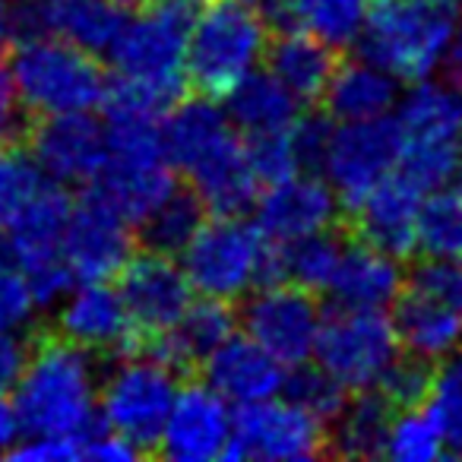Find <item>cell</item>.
<instances>
[{"instance_id":"39","label":"cell","mask_w":462,"mask_h":462,"mask_svg":"<svg viewBox=\"0 0 462 462\" xmlns=\"http://www.w3.org/2000/svg\"><path fill=\"white\" fill-rule=\"evenodd\" d=\"M430 383H434V365L405 352L383 374V380L377 383V393L393 409H411V405L428 402Z\"/></svg>"},{"instance_id":"26","label":"cell","mask_w":462,"mask_h":462,"mask_svg":"<svg viewBox=\"0 0 462 462\" xmlns=\"http://www.w3.org/2000/svg\"><path fill=\"white\" fill-rule=\"evenodd\" d=\"M402 96V83L367 58H348L333 67L320 102L329 121H374L390 117Z\"/></svg>"},{"instance_id":"3","label":"cell","mask_w":462,"mask_h":462,"mask_svg":"<svg viewBox=\"0 0 462 462\" xmlns=\"http://www.w3.org/2000/svg\"><path fill=\"white\" fill-rule=\"evenodd\" d=\"M136 10L108 48L111 83L165 115L187 92L193 0H155Z\"/></svg>"},{"instance_id":"48","label":"cell","mask_w":462,"mask_h":462,"mask_svg":"<svg viewBox=\"0 0 462 462\" xmlns=\"http://www.w3.org/2000/svg\"><path fill=\"white\" fill-rule=\"evenodd\" d=\"M421 4H430V7H443V10H453V7H459L462 0H421Z\"/></svg>"},{"instance_id":"14","label":"cell","mask_w":462,"mask_h":462,"mask_svg":"<svg viewBox=\"0 0 462 462\" xmlns=\"http://www.w3.org/2000/svg\"><path fill=\"white\" fill-rule=\"evenodd\" d=\"M327 453V424L285 396L235 409L225 459L308 462Z\"/></svg>"},{"instance_id":"19","label":"cell","mask_w":462,"mask_h":462,"mask_svg":"<svg viewBox=\"0 0 462 462\" xmlns=\"http://www.w3.org/2000/svg\"><path fill=\"white\" fill-rule=\"evenodd\" d=\"M257 225L273 245L298 241L304 235H317L336 225L342 203L329 180L320 171H295L282 180L260 187L257 199Z\"/></svg>"},{"instance_id":"30","label":"cell","mask_w":462,"mask_h":462,"mask_svg":"<svg viewBox=\"0 0 462 462\" xmlns=\"http://www.w3.org/2000/svg\"><path fill=\"white\" fill-rule=\"evenodd\" d=\"M393 405L377 390L348 393L342 409L327 424V449L342 459H374L383 456Z\"/></svg>"},{"instance_id":"34","label":"cell","mask_w":462,"mask_h":462,"mask_svg":"<svg viewBox=\"0 0 462 462\" xmlns=\"http://www.w3.org/2000/svg\"><path fill=\"white\" fill-rule=\"evenodd\" d=\"M203 218H206L203 203L178 184L136 228L143 231V241H146L149 251H162L178 257L187 241L193 238V231L203 225Z\"/></svg>"},{"instance_id":"47","label":"cell","mask_w":462,"mask_h":462,"mask_svg":"<svg viewBox=\"0 0 462 462\" xmlns=\"http://www.w3.org/2000/svg\"><path fill=\"white\" fill-rule=\"evenodd\" d=\"M10 4L7 0H0V48L7 45V39L14 35V23H10Z\"/></svg>"},{"instance_id":"37","label":"cell","mask_w":462,"mask_h":462,"mask_svg":"<svg viewBox=\"0 0 462 462\" xmlns=\"http://www.w3.org/2000/svg\"><path fill=\"white\" fill-rule=\"evenodd\" d=\"M42 184H45V174L35 165L29 149H23L20 143L0 146V235H4V225Z\"/></svg>"},{"instance_id":"25","label":"cell","mask_w":462,"mask_h":462,"mask_svg":"<svg viewBox=\"0 0 462 462\" xmlns=\"http://www.w3.org/2000/svg\"><path fill=\"white\" fill-rule=\"evenodd\" d=\"M231 333H238V317H235L231 304L197 295L190 301V308L184 310V317L168 333L146 339L140 348L162 358L180 374L184 367L203 365Z\"/></svg>"},{"instance_id":"2","label":"cell","mask_w":462,"mask_h":462,"mask_svg":"<svg viewBox=\"0 0 462 462\" xmlns=\"http://www.w3.org/2000/svg\"><path fill=\"white\" fill-rule=\"evenodd\" d=\"M14 409L23 434L83 440L98 421V367L92 352L58 333H35L26 367L14 383Z\"/></svg>"},{"instance_id":"35","label":"cell","mask_w":462,"mask_h":462,"mask_svg":"<svg viewBox=\"0 0 462 462\" xmlns=\"http://www.w3.org/2000/svg\"><path fill=\"white\" fill-rule=\"evenodd\" d=\"M245 140H247V159H251V168L257 174L260 187L308 168L304 165V152H301V143H298L295 124L285 130H273V134L245 136Z\"/></svg>"},{"instance_id":"45","label":"cell","mask_w":462,"mask_h":462,"mask_svg":"<svg viewBox=\"0 0 462 462\" xmlns=\"http://www.w3.org/2000/svg\"><path fill=\"white\" fill-rule=\"evenodd\" d=\"M443 70H447V83L462 96V14L456 16L453 39H449L447 58H443Z\"/></svg>"},{"instance_id":"31","label":"cell","mask_w":462,"mask_h":462,"mask_svg":"<svg viewBox=\"0 0 462 462\" xmlns=\"http://www.w3.org/2000/svg\"><path fill=\"white\" fill-rule=\"evenodd\" d=\"M342 251H346V241L333 235V228L276 245V279L320 295L333 282Z\"/></svg>"},{"instance_id":"7","label":"cell","mask_w":462,"mask_h":462,"mask_svg":"<svg viewBox=\"0 0 462 462\" xmlns=\"http://www.w3.org/2000/svg\"><path fill=\"white\" fill-rule=\"evenodd\" d=\"M409 86L393 111L399 130L396 171L428 193L462 174V96L434 77Z\"/></svg>"},{"instance_id":"32","label":"cell","mask_w":462,"mask_h":462,"mask_svg":"<svg viewBox=\"0 0 462 462\" xmlns=\"http://www.w3.org/2000/svg\"><path fill=\"white\" fill-rule=\"evenodd\" d=\"M418 251L424 257L462 260V174L424 193L418 216Z\"/></svg>"},{"instance_id":"27","label":"cell","mask_w":462,"mask_h":462,"mask_svg":"<svg viewBox=\"0 0 462 462\" xmlns=\"http://www.w3.org/2000/svg\"><path fill=\"white\" fill-rule=\"evenodd\" d=\"M371 0H266L263 16L276 29L314 35L333 51L352 48L365 26Z\"/></svg>"},{"instance_id":"41","label":"cell","mask_w":462,"mask_h":462,"mask_svg":"<svg viewBox=\"0 0 462 462\" xmlns=\"http://www.w3.org/2000/svg\"><path fill=\"white\" fill-rule=\"evenodd\" d=\"M29 121H32V117L26 115V108H23V102H20V92H16L10 64L0 58V146L26 140Z\"/></svg>"},{"instance_id":"36","label":"cell","mask_w":462,"mask_h":462,"mask_svg":"<svg viewBox=\"0 0 462 462\" xmlns=\"http://www.w3.org/2000/svg\"><path fill=\"white\" fill-rule=\"evenodd\" d=\"M282 396L291 399L295 405L308 409L314 418H320L323 424H329L336 418V411L342 409V402L348 399V393L329 377L320 367L298 365V367H285V380H282Z\"/></svg>"},{"instance_id":"5","label":"cell","mask_w":462,"mask_h":462,"mask_svg":"<svg viewBox=\"0 0 462 462\" xmlns=\"http://www.w3.org/2000/svg\"><path fill=\"white\" fill-rule=\"evenodd\" d=\"M178 260L193 295L228 304L276 279V245L245 216L203 218Z\"/></svg>"},{"instance_id":"4","label":"cell","mask_w":462,"mask_h":462,"mask_svg":"<svg viewBox=\"0 0 462 462\" xmlns=\"http://www.w3.org/2000/svg\"><path fill=\"white\" fill-rule=\"evenodd\" d=\"M270 23L247 0H193L187 32V86L222 102L263 64Z\"/></svg>"},{"instance_id":"18","label":"cell","mask_w":462,"mask_h":462,"mask_svg":"<svg viewBox=\"0 0 462 462\" xmlns=\"http://www.w3.org/2000/svg\"><path fill=\"white\" fill-rule=\"evenodd\" d=\"M231 430L235 405L225 402L206 380L187 383L174 396L155 449L171 462H216L228 453Z\"/></svg>"},{"instance_id":"43","label":"cell","mask_w":462,"mask_h":462,"mask_svg":"<svg viewBox=\"0 0 462 462\" xmlns=\"http://www.w3.org/2000/svg\"><path fill=\"white\" fill-rule=\"evenodd\" d=\"M143 449L136 447L134 440L121 437L117 430H96L92 428L89 434L83 437V459H96V462H134L140 459Z\"/></svg>"},{"instance_id":"9","label":"cell","mask_w":462,"mask_h":462,"mask_svg":"<svg viewBox=\"0 0 462 462\" xmlns=\"http://www.w3.org/2000/svg\"><path fill=\"white\" fill-rule=\"evenodd\" d=\"M390 310L402 352L430 365L453 358L462 348V260L424 257Z\"/></svg>"},{"instance_id":"11","label":"cell","mask_w":462,"mask_h":462,"mask_svg":"<svg viewBox=\"0 0 462 462\" xmlns=\"http://www.w3.org/2000/svg\"><path fill=\"white\" fill-rule=\"evenodd\" d=\"M402 355V342L386 310H348L336 308L323 314L314 358L346 393L377 390L393 361Z\"/></svg>"},{"instance_id":"13","label":"cell","mask_w":462,"mask_h":462,"mask_svg":"<svg viewBox=\"0 0 462 462\" xmlns=\"http://www.w3.org/2000/svg\"><path fill=\"white\" fill-rule=\"evenodd\" d=\"M399 165V130L390 117L333 121L317 171L329 180L342 209H352L367 190L390 178Z\"/></svg>"},{"instance_id":"6","label":"cell","mask_w":462,"mask_h":462,"mask_svg":"<svg viewBox=\"0 0 462 462\" xmlns=\"http://www.w3.org/2000/svg\"><path fill=\"white\" fill-rule=\"evenodd\" d=\"M10 73L29 117L96 111L108 92L98 54L51 32L23 35L10 54Z\"/></svg>"},{"instance_id":"29","label":"cell","mask_w":462,"mask_h":462,"mask_svg":"<svg viewBox=\"0 0 462 462\" xmlns=\"http://www.w3.org/2000/svg\"><path fill=\"white\" fill-rule=\"evenodd\" d=\"M222 102L225 115L245 136L285 130L301 117V102L270 70H260V67L241 79Z\"/></svg>"},{"instance_id":"15","label":"cell","mask_w":462,"mask_h":462,"mask_svg":"<svg viewBox=\"0 0 462 462\" xmlns=\"http://www.w3.org/2000/svg\"><path fill=\"white\" fill-rule=\"evenodd\" d=\"M115 279L140 346L146 339L168 333L197 298L190 282H187L180 260L171 257V254L149 251V247L146 254L134 251V257L124 263V270Z\"/></svg>"},{"instance_id":"28","label":"cell","mask_w":462,"mask_h":462,"mask_svg":"<svg viewBox=\"0 0 462 462\" xmlns=\"http://www.w3.org/2000/svg\"><path fill=\"white\" fill-rule=\"evenodd\" d=\"M263 64L301 105L320 102L323 89L329 83V73L336 67V51L314 35H304L298 29H279L270 35Z\"/></svg>"},{"instance_id":"38","label":"cell","mask_w":462,"mask_h":462,"mask_svg":"<svg viewBox=\"0 0 462 462\" xmlns=\"http://www.w3.org/2000/svg\"><path fill=\"white\" fill-rule=\"evenodd\" d=\"M440 365V371H434L428 405L447 434L449 453L462 456V358L453 355Z\"/></svg>"},{"instance_id":"22","label":"cell","mask_w":462,"mask_h":462,"mask_svg":"<svg viewBox=\"0 0 462 462\" xmlns=\"http://www.w3.org/2000/svg\"><path fill=\"white\" fill-rule=\"evenodd\" d=\"M73 197L64 184H54L45 178V184L16 209V216L4 225L0 245L7 247L10 263L26 276V273L48 266L54 260H64V228L70 222Z\"/></svg>"},{"instance_id":"1","label":"cell","mask_w":462,"mask_h":462,"mask_svg":"<svg viewBox=\"0 0 462 462\" xmlns=\"http://www.w3.org/2000/svg\"><path fill=\"white\" fill-rule=\"evenodd\" d=\"M162 146L174 174L209 216H245L260 180L247 159V140L216 98H178L162 115Z\"/></svg>"},{"instance_id":"21","label":"cell","mask_w":462,"mask_h":462,"mask_svg":"<svg viewBox=\"0 0 462 462\" xmlns=\"http://www.w3.org/2000/svg\"><path fill=\"white\" fill-rule=\"evenodd\" d=\"M424 190L405 174L393 171L352 206L355 241L405 260L418 251V216Z\"/></svg>"},{"instance_id":"17","label":"cell","mask_w":462,"mask_h":462,"mask_svg":"<svg viewBox=\"0 0 462 462\" xmlns=\"http://www.w3.org/2000/svg\"><path fill=\"white\" fill-rule=\"evenodd\" d=\"M64 260L79 282H111L134 257V225L86 187L64 228Z\"/></svg>"},{"instance_id":"16","label":"cell","mask_w":462,"mask_h":462,"mask_svg":"<svg viewBox=\"0 0 462 462\" xmlns=\"http://www.w3.org/2000/svg\"><path fill=\"white\" fill-rule=\"evenodd\" d=\"M29 155L54 184L89 187L108 162L105 124L92 111L32 117L26 130Z\"/></svg>"},{"instance_id":"42","label":"cell","mask_w":462,"mask_h":462,"mask_svg":"<svg viewBox=\"0 0 462 462\" xmlns=\"http://www.w3.org/2000/svg\"><path fill=\"white\" fill-rule=\"evenodd\" d=\"M10 456H14V459H39V462L83 459V440H79V437L39 434V437H29L26 443L10 447Z\"/></svg>"},{"instance_id":"46","label":"cell","mask_w":462,"mask_h":462,"mask_svg":"<svg viewBox=\"0 0 462 462\" xmlns=\"http://www.w3.org/2000/svg\"><path fill=\"white\" fill-rule=\"evenodd\" d=\"M20 415H16L14 409V399H7L4 393H0V449H10L20 443Z\"/></svg>"},{"instance_id":"33","label":"cell","mask_w":462,"mask_h":462,"mask_svg":"<svg viewBox=\"0 0 462 462\" xmlns=\"http://www.w3.org/2000/svg\"><path fill=\"white\" fill-rule=\"evenodd\" d=\"M447 453V434L428 402L393 411L383 456H390L393 462H434Z\"/></svg>"},{"instance_id":"8","label":"cell","mask_w":462,"mask_h":462,"mask_svg":"<svg viewBox=\"0 0 462 462\" xmlns=\"http://www.w3.org/2000/svg\"><path fill=\"white\" fill-rule=\"evenodd\" d=\"M453 26V10L421 0H371L355 45L361 58L383 67L399 83H418L443 67Z\"/></svg>"},{"instance_id":"10","label":"cell","mask_w":462,"mask_h":462,"mask_svg":"<svg viewBox=\"0 0 462 462\" xmlns=\"http://www.w3.org/2000/svg\"><path fill=\"white\" fill-rule=\"evenodd\" d=\"M178 390V371L171 365L143 348L124 352L105 380H98V421L146 453L155 449Z\"/></svg>"},{"instance_id":"23","label":"cell","mask_w":462,"mask_h":462,"mask_svg":"<svg viewBox=\"0 0 462 462\" xmlns=\"http://www.w3.org/2000/svg\"><path fill=\"white\" fill-rule=\"evenodd\" d=\"M199 367L206 383L235 409L282 396L285 367L245 333H231Z\"/></svg>"},{"instance_id":"40","label":"cell","mask_w":462,"mask_h":462,"mask_svg":"<svg viewBox=\"0 0 462 462\" xmlns=\"http://www.w3.org/2000/svg\"><path fill=\"white\" fill-rule=\"evenodd\" d=\"M35 304L29 282L14 263L0 260V333H20L32 323Z\"/></svg>"},{"instance_id":"24","label":"cell","mask_w":462,"mask_h":462,"mask_svg":"<svg viewBox=\"0 0 462 462\" xmlns=\"http://www.w3.org/2000/svg\"><path fill=\"white\" fill-rule=\"evenodd\" d=\"M405 282L399 257L383 254L371 245H346L339 266L333 273L327 295L336 308L348 310H390Z\"/></svg>"},{"instance_id":"12","label":"cell","mask_w":462,"mask_h":462,"mask_svg":"<svg viewBox=\"0 0 462 462\" xmlns=\"http://www.w3.org/2000/svg\"><path fill=\"white\" fill-rule=\"evenodd\" d=\"M241 327L245 336L266 348L282 367H298L314 358L323 308L314 291L273 279L245 295Z\"/></svg>"},{"instance_id":"44","label":"cell","mask_w":462,"mask_h":462,"mask_svg":"<svg viewBox=\"0 0 462 462\" xmlns=\"http://www.w3.org/2000/svg\"><path fill=\"white\" fill-rule=\"evenodd\" d=\"M29 358V339H20L16 333H0V393L14 390L23 367Z\"/></svg>"},{"instance_id":"20","label":"cell","mask_w":462,"mask_h":462,"mask_svg":"<svg viewBox=\"0 0 462 462\" xmlns=\"http://www.w3.org/2000/svg\"><path fill=\"white\" fill-rule=\"evenodd\" d=\"M54 333L92 355H124L140 346L121 291L111 282L73 285L58 301Z\"/></svg>"}]
</instances>
